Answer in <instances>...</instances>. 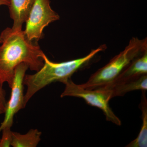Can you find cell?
<instances>
[{"mask_svg":"<svg viewBox=\"0 0 147 147\" xmlns=\"http://www.w3.org/2000/svg\"><path fill=\"white\" fill-rule=\"evenodd\" d=\"M0 79L11 88L16 67L26 64L32 71H38L44 65L45 55L36 42L30 40L24 31H14L7 28L0 34Z\"/></svg>","mask_w":147,"mask_h":147,"instance_id":"1","label":"cell"},{"mask_svg":"<svg viewBox=\"0 0 147 147\" xmlns=\"http://www.w3.org/2000/svg\"><path fill=\"white\" fill-rule=\"evenodd\" d=\"M105 44L92 50L86 56L72 60L61 63L51 61L44 55V65L36 73L25 75L23 84L26 86L27 90L24 96L25 107L36 93L45 86L54 82L65 84L76 71L86 66L100 52L106 50Z\"/></svg>","mask_w":147,"mask_h":147,"instance_id":"2","label":"cell"},{"mask_svg":"<svg viewBox=\"0 0 147 147\" xmlns=\"http://www.w3.org/2000/svg\"><path fill=\"white\" fill-rule=\"evenodd\" d=\"M147 50V38L132 37L123 51L116 55L106 65L92 74L82 88L96 89L113 83L131 62Z\"/></svg>","mask_w":147,"mask_h":147,"instance_id":"3","label":"cell"},{"mask_svg":"<svg viewBox=\"0 0 147 147\" xmlns=\"http://www.w3.org/2000/svg\"><path fill=\"white\" fill-rule=\"evenodd\" d=\"M65 88L61 95V98L72 96L83 98L87 104L99 108L104 113L106 120L120 126L121 122L115 115L109 105V101L112 99L111 92L104 88L88 90L82 88L69 79L65 83Z\"/></svg>","mask_w":147,"mask_h":147,"instance_id":"4","label":"cell"},{"mask_svg":"<svg viewBox=\"0 0 147 147\" xmlns=\"http://www.w3.org/2000/svg\"><path fill=\"white\" fill-rule=\"evenodd\" d=\"M59 19V14L51 8L50 0H35L24 32L30 40L37 42L42 38L45 27Z\"/></svg>","mask_w":147,"mask_h":147,"instance_id":"5","label":"cell"},{"mask_svg":"<svg viewBox=\"0 0 147 147\" xmlns=\"http://www.w3.org/2000/svg\"><path fill=\"white\" fill-rule=\"evenodd\" d=\"M29 68L26 64L22 63L17 66L14 71L11 86L10 98L7 103L5 117L0 126V131L5 127L11 128L14 116L19 110L25 108L24 104V79Z\"/></svg>","mask_w":147,"mask_h":147,"instance_id":"6","label":"cell"},{"mask_svg":"<svg viewBox=\"0 0 147 147\" xmlns=\"http://www.w3.org/2000/svg\"><path fill=\"white\" fill-rule=\"evenodd\" d=\"M35 0H10L9 6L11 18L13 20L12 30H22L34 3Z\"/></svg>","mask_w":147,"mask_h":147,"instance_id":"7","label":"cell"},{"mask_svg":"<svg viewBox=\"0 0 147 147\" xmlns=\"http://www.w3.org/2000/svg\"><path fill=\"white\" fill-rule=\"evenodd\" d=\"M147 74V50L132 61L117 78L108 86L128 82Z\"/></svg>","mask_w":147,"mask_h":147,"instance_id":"8","label":"cell"},{"mask_svg":"<svg viewBox=\"0 0 147 147\" xmlns=\"http://www.w3.org/2000/svg\"><path fill=\"white\" fill-rule=\"evenodd\" d=\"M102 88L110 91L112 98L117 96H123L128 92L132 91L140 90L142 91H146L147 74H145L137 79L128 82L115 85H109Z\"/></svg>","mask_w":147,"mask_h":147,"instance_id":"9","label":"cell"},{"mask_svg":"<svg viewBox=\"0 0 147 147\" xmlns=\"http://www.w3.org/2000/svg\"><path fill=\"white\" fill-rule=\"evenodd\" d=\"M41 134L42 132L36 129H31L24 134L12 131L11 146L13 147H36L41 140Z\"/></svg>","mask_w":147,"mask_h":147,"instance_id":"10","label":"cell"},{"mask_svg":"<svg viewBox=\"0 0 147 147\" xmlns=\"http://www.w3.org/2000/svg\"><path fill=\"white\" fill-rule=\"evenodd\" d=\"M139 106L142 112V124L141 130L137 138L126 146V147L147 146V100L146 91H142V99Z\"/></svg>","mask_w":147,"mask_h":147,"instance_id":"11","label":"cell"},{"mask_svg":"<svg viewBox=\"0 0 147 147\" xmlns=\"http://www.w3.org/2000/svg\"><path fill=\"white\" fill-rule=\"evenodd\" d=\"M2 137L0 139V147L10 146L12 140V132L10 127H5L3 129Z\"/></svg>","mask_w":147,"mask_h":147,"instance_id":"12","label":"cell"},{"mask_svg":"<svg viewBox=\"0 0 147 147\" xmlns=\"http://www.w3.org/2000/svg\"><path fill=\"white\" fill-rule=\"evenodd\" d=\"M3 84L0 79V108L5 111L7 102L5 99V92L3 88Z\"/></svg>","mask_w":147,"mask_h":147,"instance_id":"13","label":"cell"},{"mask_svg":"<svg viewBox=\"0 0 147 147\" xmlns=\"http://www.w3.org/2000/svg\"><path fill=\"white\" fill-rule=\"evenodd\" d=\"M10 0H0V6L1 5L9 6Z\"/></svg>","mask_w":147,"mask_h":147,"instance_id":"14","label":"cell"},{"mask_svg":"<svg viewBox=\"0 0 147 147\" xmlns=\"http://www.w3.org/2000/svg\"><path fill=\"white\" fill-rule=\"evenodd\" d=\"M5 113V111L4 110H2V109H1L0 108V115L1 114H2L3 113Z\"/></svg>","mask_w":147,"mask_h":147,"instance_id":"15","label":"cell"},{"mask_svg":"<svg viewBox=\"0 0 147 147\" xmlns=\"http://www.w3.org/2000/svg\"><path fill=\"white\" fill-rule=\"evenodd\" d=\"M2 43V39L1 38V36H0V43Z\"/></svg>","mask_w":147,"mask_h":147,"instance_id":"16","label":"cell"}]
</instances>
